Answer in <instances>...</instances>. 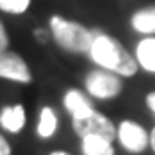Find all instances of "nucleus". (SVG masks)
Returning <instances> with one entry per match:
<instances>
[{"mask_svg":"<svg viewBox=\"0 0 155 155\" xmlns=\"http://www.w3.org/2000/svg\"><path fill=\"white\" fill-rule=\"evenodd\" d=\"M90 55L97 64L105 67L107 71H112L119 76H133L138 64L133 57L126 52L116 38H110L107 35H102L100 31L95 33V40L90 48Z\"/></svg>","mask_w":155,"mask_h":155,"instance_id":"1","label":"nucleus"},{"mask_svg":"<svg viewBox=\"0 0 155 155\" xmlns=\"http://www.w3.org/2000/svg\"><path fill=\"white\" fill-rule=\"evenodd\" d=\"M50 29H52V36L57 41V45L74 54L90 52L91 43L95 40V33H97V31L86 29L78 22L67 21L59 16H54L50 19Z\"/></svg>","mask_w":155,"mask_h":155,"instance_id":"2","label":"nucleus"},{"mask_svg":"<svg viewBox=\"0 0 155 155\" xmlns=\"http://www.w3.org/2000/svg\"><path fill=\"white\" fill-rule=\"evenodd\" d=\"M72 127H74V131H76L79 138L95 134V136H102V138L112 141L117 134L116 127L109 121V117L95 110L90 116L83 117V119H72Z\"/></svg>","mask_w":155,"mask_h":155,"instance_id":"3","label":"nucleus"},{"mask_svg":"<svg viewBox=\"0 0 155 155\" xmlns=\"http://www.w3.org/2000/svg\"><path fill=\"white\" fill-rule=\"evenodd\" d=\"M84 84L95 98H112L122 90L119 76L112 71H91L84 79Z\"/></svg>","mask_w":155,"mask_h":155,"instance_id":"4","label":"nucleus"},{"mask_svg":"<svg viewBox=\"0 0 155 155\" xmlns=\"http://www.w3.org/2000/svg\"><path fill=\"white\" fill-rule=\"evenodd\" d=\"M117 136H119V141L122 147L133 153L143 152L150 143L147 131L133 121H122L119 129H117Z\"/></svg>","mask_w":155,"mask_h":155,"instance_id":"5","label":"nucleus"},{"mask_svg":"<svg viewBox=\"0 0 155 155\" xmlns=\"http://www.w3.org/2000/svg\"><path fill=\"white\" fill-rule=\"evenodd\" d=\"M0 78L19 81V83H29L31 72H29L26 62L16 52H2L0 54Z\"/></svg>","mask_w":155,"mask_h":155,"instance_id":"6","label":"nucleus"},{"mask_svg":"<svg viewBox=\"0 0 155 155\" xmlns=\"http://www.w3.org/2000/svg\"><path fill=\"white\" fill-rule=\"evenodd\" d=\"M64 105L72 116V119H83V117L90 116L93 112L86 97L78 90H69L67 91L66 97H64Z\"/></svg>","mask_w":155,"mask_h":155,"instance_id":"7","label":"nucleus"},{"mask_svg":"<svg viewBox=\"0 0 155 155\" xmlns=\"http://www.w3.org/2000/svg\"><path fill=\"white\" fill-rule=\"evenodd\" d=\"M24 122H26V116L22 105L4 107L0 112V126L11 133H19L24 127Z\"/></svg>","mask_w":155,"mask_h":155,"instance_id":"8","label":"nucleus"},{"mask_svg":"<svg viewBox=\"0 0 155 155\" xmlns=\"http://www.w3.org/2000/svg\"><path fill=\"white\" fill-rule=\"evenodd\" d=\"M83 155H114L112 141L102 136H84L83 138Z\"/></svg>","mask_w":155,"mask_h":155,"instance_id":"9","label":"nucleus"},{"mask_svg":"<svg viewBox=\"0 0 155 155\" xmlns=\"http://www.w3.org/2000/svg\"><path fill=\"white\" fill-rule=\"evenodd\" d=\"M136 57L143 69L155 72V38L141 40L136 47Z\"/></svg>","mask_w":155,"mask_h":155,"instance_id":"10","label":"nucleus"},{"mask_svg":"<svg viewBox=\"0 0 155 155\" xmlns=\"http://www.w3.org/2000/svg\"><path fill=\"white\" fill-rule=\"evenodd\" d=\"M131 24L140 33H145V35L155 33V7L138 11L131 19Z\"/></svg>","mask_w":155,"mask_h":155,"instance_id":"11","label":"nucleus"},{"mask_svg":"<svg viewBox=\"0 0 155 155\" xmlns=\"http://www.w3.org/2000/svg\"><path fill=\"white\" fill-rule=\"evenodd\" d=\"M57 127V116L50 107H43L40 114V122H38V134L41 138H50L55 133Z\"/></svg>","mask_w":155,"mask_h":155,"instance_id":"12","label":"nucleus"},{"mask_svg":"<svg viewBox=\"0 0 155 155\" xmlns=\"http://www.w3.org/2000/svg\"><path fill=\"white\" fill-rule=\"evenodd\" d=\"M29 7V0H0V9L11 14H22Z\"/></svg>","mask_w":155,"mask_h":155,"instance_id":"13","label":"nucleus"},{"mask_svg":"<svg viewBox=\"0 0 155 155\" xmlns=\"http://www.w3.org/2000/svg\"><path fill=\"white\" fill-rule=\"evenodd\" d=\"M7 45H9V38H7V33H5L4 24L0 22V54H2V52H5Z\"/></svg>","mask_w":155,"mask_h":155,"instance_id":"14","label":"nucleus"},{"mask_svg":"<svg viewBox=\"0 0 155 155\" xmlns=\"http://www.w3.org/2000/svg\"><path fill=\"white\" fill-rule=\"evenodd\" d=\"M0 155H11V147L2 134H0Z\"/></svg>","mask_w":155,"mask_h":155,"instance_id":"15","label":"nucleus"},{"mask_svg":"<svg viewBox=\"0 0 155 155\" xmlns=\"http://www.w3.org/2000/svg\"><path fill=\"white\" fill-rule=\"evenodd\" d=\"M35 38L38 40V41H41V43H47L48 41V33L45 29H36L35 31Z\"/></svg>","mask_w":155,"mask_h":155,"instance_id":"16","label":"nucleus"},{"mask_svg":"<svg viewBox=\"0 0 155 155\" xmlns=\"http://www.w3.org/2000/svg\"><path fill=\"white\" fill-rule=\"evenodd\" d=\"M147 104H148L150 110L155 112V91H152V93L147 95Z\"/></svg>","mask_w":155,"mask_h":155,"instance_id":"17","label":"nucleus"},{"mask_svg":"<svg viewBox=\"0 0 155 155\" xmlns=\"http://www.w3.org/2000/svg\"><path fill=\"white\" fill-rule=\"evenodd\" d=\"M150 145H152V148L155 152V127H153V131H152V134H150Z\"/></svg>","mask_w":155,"mask_h":155,"instance_id":"18","label":"nucleus"},{"mask_svg":"<svg viewBox=\"0 0 155 155\" xmlns=\"http://www.w3.org/2000/svg\"><path fill=\"white\" fill-rule=\"evenodd\" d=\"M50 155H69V153H66V152H52Z\"/></svg>","mask_w":155,"mask_h":155,"instance_id":"19","label":"nucleus"}]
</instances>
